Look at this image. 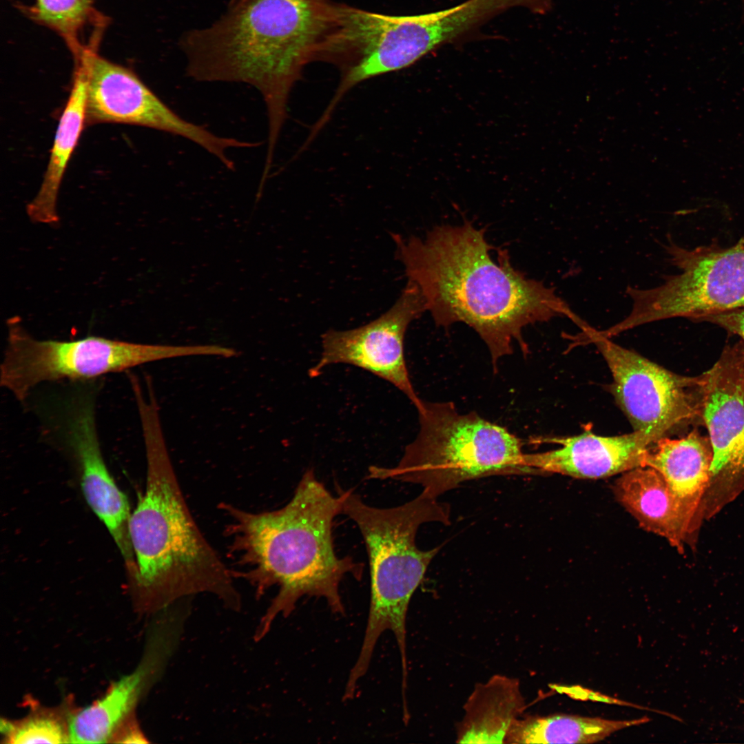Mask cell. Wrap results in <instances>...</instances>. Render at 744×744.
Masks as SVG:
<instances>
[{
	"label": "cell",
	"mask_w": 744,
	"mask_h": 744,
	"mask_svg": "<svg viewBox=\"0 0 744 744\" xmlns=\"http://www.w3.org/2000/svg\"><path fill=\"white\" fill-rule=\"evenodd\" d=\"M484 229L470 222L435 227L424 239L393 238L408 280L415 283L437 325L463 322L487 345L495 371L500 358L519 344L528 353L524 327L565 316L574 323L580 318L555 288L526 278L510 264L506 251L498 262Z\"/></svg>",
	"instance_id": "6da1fadb"
},
{
	"label": "cell",
	"mask_w": 744,
	"mask_h": 744,
	"mask_svg": "<svg viewBox=\"0 0 744 744\" xmlns=\"http://www.w3.org/2000/svg\"><path fill=\"white\" fill-rule=\"evenodd\" d=\"M218 508L228 519L224 535L233 560L234 579L247 582L260 598L269 588L278 592L255 631L260 641L278 615L287 617L304 596L325 599L332 612H344L339 587L348 573L361 579L363 566L334 549V518L342 513L333 495L307 470L291 500L274 510L251 512L227 502Z\"/></svg>",
	"instance_id": "7a4b0ae2"
},
{
	"label": "cell",
	"mask_w": 744,
	"mask_h": 744,
	"mask_svg": "<svg viewBox=\"0 0 744 744\" xmlns=\"http://www.w3.org/2000/svg\"><path fill=\"white\" fill-rule=\"evenodd\" d=\"M329 0H231L209 27L183 34L186 72L199 81L249 84L267 107L268 149H275L289 96L316 61L333 6Z\"/></svg>",
	"instance_id": "3957f363"
},
{
	"label": "cell",
	"mask_w": 744,
	"mask_h": 744,
	"mask_svg": "<svg viewBox=\"0 0 744 744\" xmlns=\"http://www.w3.org/2000/svg\"><path fill=\"white\" fill-rule=\"evenodd\" d=\"M147 478L129 520L134 557L130 574L138 608L156 614L198 594L215 596L234 611L242 598L229 568L192 517L163 433L159 410L139 413Z\"/></svg>",
	"instance_id": "277c9868"
},
{
	"label": "cell",
	"mask_w": 744,
	"mask_h": 744,
	"mask_svg": "<svg viewBox=\"0 0 744 744\" xmlns=\"http://www.w3.org/2000/svg\"><path fill=\"white\" fill-rule=\"evenodd\" d=\"M342 514L358 527L366 545L371 580L369 615L363 641L349 675L358 683L370 665L380 637L389 630L401 657L402 682L407 681L406 619L412 595L440 546L420 550L419 527L427 522L450 523V507L424 491L398 506L377 508L352 490H340Z\"/></svg>",
	"instance_id": "5b68a950"
},
{
	"label": "cell",
	"mask_w": 744,
	"mask_h": 744,
	"mask_svg": "<svg viewBox=\"0 0 744 744\" xmlns=\"http://www.w3.org/2000/svg\"><path fill=\"white\" fill-rule=\"evenodd\" d=\"M420 431L392 468L371 466L367 477L419 484L438 497L462 483L497 475L535 474L522 442L506 428L452 402H422Z\"/></svg>",
	"instance_id": "8992f818"
},
{
	"label": "cell",
	"mask_w": 744,
	"mask_h": 744,
	"mask_svg": "<svg viewBox=\"0 0 744 744\" xmlns=\"http://www.w3.org/2000/svg\"><path fill=\"white\" fill-rule=\"evenodd\" d=\"M7 325L0 384L22 402L43 383L93 381L157 360L205 353L203 345L141 344L96 335L70 341L39 340L17 317Z\"/></svg>",
	"instance_id": "52a82bcc"
},
{
	"label": "cell",
	"mask_w": 744,
	"mask_h": 744,
	"mask_svg": "<svg viewBox=\"0 0 744 744\" xmlns=\"http://www.w3.org/2000/svg\"><path fill=\"white\" fill-rule=\"evenodd\" d=\"M677 274L651 289L628 287L632 301L626 318L632 328L672 318H701L744 307V238L723 247L664 245Z\"/></svg>",
	"instance_id": "ba28073f"
},
{
	"label": "cell",
	"mask_w": 744,
	"mask_h": 744,
	"mask_svg": "<svg viewBox=\"0 0 744 744\" xmlns=\"http://www.w3.org/2000/svg\"><path fill=\"white\" fill-rule=\"evenodd\" d=\"M572 345L592 344L611 372L612 391L634 431L655 440L701 418V379L674 373L626 349L586 322Z\"/></svg>",
	"instance_id": "9c48e42d"
},
{
	"label": "cell",
	"mask_w": 744,
	"mask_h": 744,
	"mask_svg": "<svg viewBox=\"0 0 744 744\" xmlns=\"http://www.w3.org/2000/svg\"><path fill=\"white\" fill-rule=\"evenodd\" d=\"M74 57L86 80V123L136 125L180 136L205 149L229 169L234 167L229 149L247 147L246 141L216 135L181 118L133 71L100 56L98 48L87 46Z\"/></svg>",
	"instance_id": "30bf717a"
},
{
	"label": "cell",
	"mask_w": 744,
	"mask_h": 744,
	"mask_svg": "<svg viewBox=\"0 0 744 744\" xmlns=\"http://www.w3.org/2000/svg\"><path fill=\"white\" fill-rule=\"evenodd\" d=\"M90 382H74L56 397L50 426L75 460L84 497L105 525L130 572L134 557L129 534L130 508L105 462L96 423V395Z\"/></svg>",
	"instance_id": "8fae6325"
},
{
	"label": "cell",
	"mask_w": 744,
	"mask_h": 744,
	"mask_svg": "<svg viewBox=\"0 0 744 744\" xmlns=\"http://www.w3.org/2000/svg\"><path fill=\"white\" fill-rule=\"evenodd\" d=\"M700 379L701 418L712 449L710 517L744 488V344L725 348Z\"/></svg>",
	"instance_id": "7c38bea8"
},
{
	"label": "cell",
	"mask_w": 744,
	"mask_h": 744,
	"mask_svg": "<svg viewBox=\"0 0 744 744\" xmlns=\"http://www.w3.org/2000/svg\"><path fill=\"white\" fill-rule=\"evenodd\" d=\"M425 311L419 288L408 280L395 303L375 320L349 330L326 331L322 335L320 358L309 371V375L316 377L331 364H351L392 384L417 409L423 401L411 382L404 340L409 324Z\"/></svg>",
	"instance_id": "4fadbf2b"
},
{
	"label": "cell",
	"mask_w": 744,
	"mask_h": 744,
	"mask_svg": "<svg viewBox=\"0 0 744 744\" xmlns=\"http://www.w3.org/2000/svg\"><path fill=\"white\" fill-rule=\"evenodd\" d=\"M183 634L174 622L153 623L137 668L112 683L101 699L68 715L70 743L110 742L118 727L134 715L138 701L163 676Z\"/></svg>",
	"instance_id": "5bb4252c"
},
{
	"label": "cell",
	"mask_w": 744,
	"mask_h": 744,
	"mask_svg": "<svg viewBox=\"0 0 744 744\" xmlns=\"http://www.w3.org/2000/svg\"><path fill=\"white\" fill-rule=\"evenodd\" d=\"M556 449L525 453L526 466L537 473H558L579 479H599L643 466L645 453L656 440L642 433L601 436L590 431L544 439Z\"/></svg>",
	"instance_id": "9a60e30c"
},
{
	"label": "cell",
	"mask_w": 744,
	"mask_h": 744,
	"mask_svg": "<svg viewBox=\"0 0 744 744\" xmlns=\"http://www.w3.org/2000/svg\"><path fill=\"white\" fill-rule=\"evenodd\" d=\"M712 449L708 436L693 430L677 439L663 437L648 449L643 466L657 471L675 497L692 535L705 517Z\"/></svg>",
	"instance_id": "2e32d148"
},
{
	"label": "cell",
	"mask_w": 744,
	"mask_h": 744,
	"mask_svg": "<svg viewBox=\"0 0 744 744\" xmlns=\"http://www.w3.org/2000/svg\"><path fill=\"white\" fill-rule=\"evenodd\" d=\"M613 490L641 527L684 551L692 536L675 497L657 471L648 466L628 471L618 478Z\"/></svg>",
	"instance_id": "e0dca14e"
},
{
	"label": "cell",
	"mask_w": 744,
	"mask_h": 744,
	"mask_svg": "<svg viewBox=\"0 0 744 744\" xmlns=\"http://www.w3.org/2000/svg\"><path fill=\"white\" fill-rule=\"evenodd\" d=\"M525 708L518 679L496 674L475 685L458 723L459 743H505Z\"/></svg>",
	"instance_id": "ac0fdd59"
},
{
	"label": "cell",
	"mask_w": 744,
	"mask_h": 744,
	"mask_svg": "<svg viewBox=\"0 0 744 744\" xmlns=\"http://www.w3.org/2000/svg\"><path fill=\"white\" fill-rule=\"evenodd\" d=\"M86 102L85 77L83 71L75 66L72 89L59 122L43 180L37 194L27 206L28 215L34 223L54 225L59 221V190L86 123Z\"/></svg>",
	"instance_id": "d6986e66"
},
{
	"label": "cell",
	"mask_w": 744,
	"mask_h": 744,
	"mask_svg": "<svg viewBox=\"0 0 744 744\" xmlns=\"http://www.w3.org/2000/svg\"><path fill=\"white\" fill-rule=\"evenodd\" d=\"M650 720L647 716L617 721L565 714L520 717L511 727L505 743H592Z\"/></svg>",
	"instance_id": "ffe728a7"
},
{
	"label": "cell",
	"mask_w": 744,
	"mask_h": 744,
	"mask_svg": "<svg viewBox=\"0 0 744 744\" xmlns=\"http://www.w3.org/2000/svg\"><path fill=\"white\" fill-rule=\"evenodd\" d=\"M96 0H36L28 12L32 19L59 34L73 54L86 47L81 33L88 22L103 21L94 9Z\"/></svg>",
	"instance_id": "44dd1931"
},
{
	"label": "cell",
	"mask_w": 744,
	"mask_h": 744,
	"mask_svg": "<svg viewBox=\"0 0 744 744\" xmlns=\"http://www.w3.org/2000/svg\"><path fill=\"white\" fill-rule=\"evenodd\" d=\"M0 729L6 743H70L68 716L50 709L33 710L15 721L2 719Z\"/></svg>",
	"instance_id": "7402d4cb"
},
{
	"label": "cell",
	"mask_w": 744,
	"mask_h": 744,
	"mask_svg": "<svg viewBox=\"0 0 744 744\" xmlns=\"http://www.w3.org/2000/svg\"><path fill=\"white\" fill-rule=\"evenodd\" d=\"M699 321L715 324L728 332L738 335L744 344V307L710 315Z\"/></svg>",
	"instance_id": "603a6c76"
},
{
	"label": "cell",
	"mask_w": 744,
	"mask_h": 744,
	"mask_svg": "<svg viewBox=\"0 0 744 744\" xmlns=\"http://www.w3.org/2000/svg\"><path fill=\"white\" fill-rule=\"evenodd\" d=\"M110 742L119 743H146L148 740L141 730L134 715L125 720L116 730Z\"/></svg>",
	"instance_id": "cb8c5ba5"
},
{
	"label": "cell",
	"mask_w": 744,
	"mask_h": 744,
	"mask_svg": "<svg viewBox=\"0 0 744 744\" xmlns=\"http://www.w3.org/2000/svg\"><path fill=\"white\" fill-rule=\"evenodd\" d=\"M587 700L645 709V707L636 706L632 703L614 699L586 688V701Z\"/></svg>",
	"instance_id": "d4e9b609"
},
{
	"label": "cell",
	"mask_w": 744,
	"mask_h": 744,
	"mask_svg": "<svg viewBox=\"0 0 744 744\" xmlns=\"http://www.w3.org/2000/svg\"><path fill=\"white\" fill-rule=\"evenodd\" d=\"M744 1V0H743Z\"/></svg>",
	"instance_id": "484cf974"
}]
</instances>
